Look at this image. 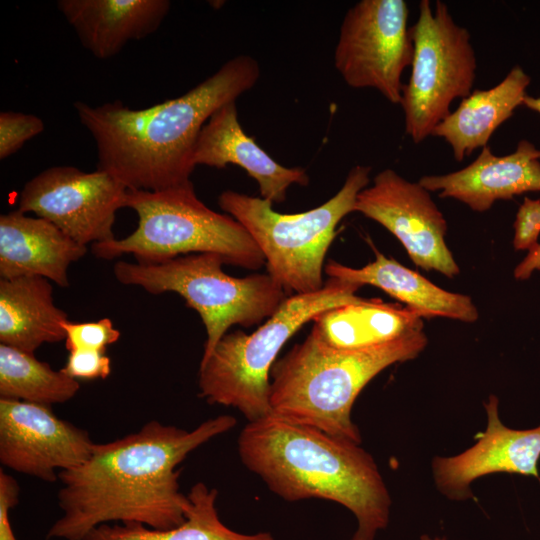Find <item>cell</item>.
<instances>
[{
    "label": "cell",
    "instance_id": "1",
    "mask_svg": "<svg viewBox=\"0 0 540 540\" xmlns=\"http://www.w3.org/2000/svg\"><path fill=\"white\" fill-rule=\"evenodd\" d=\"M236 419L218 415L185 430L157 420L107 443L95 444L82 465L61 471L57 503L62 515L48 540H82L110 523L169 529L186 520L188 495L178 465L195 449L230 431Z\"/></svg>",
    "mask_w": 540,
    "mask_h": 540
},
{
    "label": "cell",
    "instance_id": "2",
    "mask_svg": "<svg viewBox=\"0 0 540 540\" xmlns=\"http://www.w3.org/2000/svg\"><path fill=\"white\" fill-rule=\"evenodd\" d=\"M260 76L255 59L240 55L182 96L144 109L121 101L75 110L97 147V170L128 190L160 191L190 183L198 135L223 105L236 101Z\"/></svg>",
    "mask_w": 540,
    "mask_h": 540
},
{
    "label": "cell",
    "instance_id": "3",
    "mask_svg": "<svg viewBox=\"0 0 540 540\" xmlns=\"http://www.w3.org/2000/svg\"><path fill=\"white\" fill-rule=\"evenodd\" d=\"M237 445L245 467L284 500L326 499L351 511L358 522L351 540H373L386 528L390 494L360 444L269 414L248 422Z\"/></svg>",
    "mask_w": 540,
    "mask_h": 540
},
{
    "label": "cell",
    "instance_id": "4",
    "mask_svg": "<svg viewBox=\"0 0 540 540\" xmlns=\"http://www.w3.org/2000/svg\"><path fill=\"white\" fill-rule=\"evenodd\" d=\"M427 341L420 330L375 346L335 349L310 332L271 368V414L360 444L351 419L357 396L385 368L416 358Z\"/></svg>",
    "mask_w": 540,
    "mask_h": 540
},
{
    "label": "cell",
    "instance_id": "5",
    "mask_svg": "<svg viewBox=\"0 0 540 540\" xmlns=\"http://www.w3.org/2000/svg\"><path fill=\"white\" fill-rule=\"evenodd\" d=\"M125 207L138 226L122 239L95 243L92 253L112 260L131 254L138 263H161L198 253L220 255L225 264L259 269L265 257L248 231L232 216L208 208L192 182L160 191L128 190Z\"/></svg>",
    "mask_w": 540,
    "mask_h": 540
},
{
    "label": "cell",
    "instance_id": "6",
    "mask_svg": "<svg viewBox=\"0 0 540 540\" xmlns=\"http://www.w3.org/2000/svg\"><path fill=\"white\" fill-rule=\"evenodd\" d=\"M361 286L329 278L315 292L294 294L252 334L226 333L200 363L199 396L238 409L253 422L271 414L269 374L283 345L309 321L332 308L355 303Z\"/></svg>",
    "mask_w": 540,
    "mask_h": 540
},
{
    "label": "cell",
    "instance_id": "7",
    "mask_svg": "<svg viewBox=\"0 0 540 540\" xmlns=\"http://www.w3.org/2000/svg\"><path fill=\"white\" fill-rule=\"evenodd\" d=\"M370 171V166L355 165L332 198L306 212L282 214L269 200L232 190L222 192L218 203L248 231L265 257L267 273L286 293H312L324 286V260L336 227L354 212Z\"/></svg>",
    "mask_w": 540,
    "mask_h": 540
},
{
    "label": "cell",
    "instance_id": "8",
    "mask_svg": "<svg viewBox=\"0 0 540 540\" xmlns=\"http://www.w3.org/2000/svg\"><path fill=\"white\" fill-rule=\"evenodd\" d=\"M223 264L220 255L198 253L154 264L119 261L113 272L124 285L139 286L154 295L174 292L182 296L205 326L204 362L231 326L259 324L287 299L286 291L268 273L233 277L223 271Z\"/></svg>",
    "mask_w": 540,
    "mask_h": 540
},
{
    "label": "cell",
    "instance_id": "9",
    "mask_svg": "<svg viewBox=\"0 0 540 540\" xmlns=\"http://www.w3.org/2000/svg\"><path fill=\"white\" fill-rule=\"evenodd\" d=\"M413 59L400 105L405 133L416 144L423 142L450 113L452 102L472 93L477 69L469 31L458 25L448 6L429 0L419 3L411 26Z\"/></svg>",
    "mask_w": 540,
    "mask_h": 540
},
{
    "label": "cell",
    "instance_id": "10",
    "mask_svg": "<svg viewBox=\"0 0 540 540\" xmlns=\"http://www.w3.org/2000/svg\"><path fill=\"white\" fill-rule=\"evenodd\" d=\"M404 0H361L343 19L334 65L352 88H373L400 104L402 74L413 59V40Z\"/></svg>",
    "mask_w": 540,
    "mask_h": 540
},
{
    "label": "cell",
    "instance_id": "11",
    "mask_svg": "<svg viewBox=\"0 0 540 540\" xmlns=\"http://www.w3.org/2000/svg\"><path fill=\"white\" fill-rule=\"evenodd\" d=\"M127 191L104 171L54 166L26 182L19 194L18 210L35 213L87 246L115 238L116 212L125 207Z\"/></svg>",
    "mask_w": 540,
    "mask_h": 540
},
{
    "label": "cell",
    "instance_id": "12",
    "mask_svg": "<svg viewBox=\"0 0 540 540\" xmlns=\"http://www.w3.org/2000/svg\"><path fill=\"white\" fill-rule=\"evenodd\" d=\"M354 212L390 231L417 266L449 278L459 274L460 268L445 242L446 219L419 182L385 169L358 194Z\"/></svg>",
    "mask_w": 540,
    "mask_h": 540
},
{
    "label": "cell",
    "instance_id": "13",
    "mask_svg": "<svg viewBox=\"0 0 540 540\" xmlns=\"http://www.w3.org/2000/svg\"><path fill=\"white\" fill-rule=\"evenodd\" d=\"M89 433L65 421L50 406L0 398V462L46 482L91 456Z\"/></svg>",
    "mask_w": 540,
    "mask_h": 540
},
{
    "label": "cell",
    "instance_id": "14",
    "mask_svg": "<svg viewBox=\"0 0 540 540\" xmlns=\"http://www.w3.org/2000/svg\"><path fill=\"white\" fill-rule=\"evenodd\" d=\"M485 409L487 427L475 436L476 443L458 455L438 456L432 462L436 486L450 499L472 497L471 483L492 473L530 475L540 481V425L527 430L506 427L500 421L494 395H490Z\"/></svg>",
    "mask_w": 540,
    "mask_h": 540
},
{
    "label": "cell",
    "instance_id": "15",
    "mask_svg": "<svg viewBox=\"0 0 540 540\" xmlns=\"http://www.w3.org/2000/svg\"><path fill=\"white\" fill-rule=\"evenodd\" d=\"M426 190L440 191L476 212H485L498 200L540 191V149L520 140L513 153L498 156L487 145L468 166L443 175H427L418 181Z\"/></svg>",
    "mask_w": 540,
    "mask_h": 540
},
{
    "label": "cell",
    "instance_id": "16",
    "mask_svg": "<svg viewBox=\"0 0 540 540\" xmlns=\"http://www.w3.org/2000/svg\"><path fill=\"white\" fill-rule=\"evenodd\" d=\"M193 163L215 168L228 164L243 168L259 186L262 198L284 202L292 184L306 186L309 177L303 168H287L276 162L242 129L236 101L216 110L202 127L193 153Z\"/></svg>",
    "mask_w": 540,
    "mask_h": 540
},
{
    "label": "cell",
    "instance_id": "17",
    "mask_svg": "<svg viewBox=\"0 0 540 540\" xmlns=\"http://www.w3.org/2000/svg\"><path fill=\"white\" fill-rule=\"evenodd\" d=\"M87 253L50 221L17 210L0 216V278L41 276L70 285V265Z\"/></svg>",
    "mask_w": 540,
    "mask_h": 540
},
{
    "label": "cell",
    "instance_id": "18",
    "mask_svg": "<svg viewBox=\"0 0 540 540\" xmlns=\"http://www.w3.org/2000/svg\"><path fill=\"white\" fill-rule=\"evenodd\" d=\"M57 7L82 46L98 59L118 54L132 40L154 33L168 14V0H59Z\"/></svg>",
    "mask_w": 540,
    "mask_h": 540
},
{
    "label": "cell",
    "instance_id": "19",
    "mask_svg": "<svg viewBox=\"0 0 540 540\" xmlns=\"http://www.w3.org/2000/svg\"><path fill=\"white\" fill-rule=\"evenodd\" d=\"M375 253L374 261L362 268L330 260L324 272L329 278L378 287L421 317H444L468 323L478 319V310L469 296L446 291L396 260L377 250Z\"/></svg>",
    "mask_w": 540,
    "mask_h": 540
},
{
    "label": "cell",
    "instance_id": "20",
    "mask_svg": "<svg viewBox=\"0 0 540 540\" xmlns=\"http://www.w3.org/2000/svg\"><path fill=\"white\" fill-rule=\"evenodd\" d=\"M68 315L54 304L53 287L41 276L0 278V344L28 353L65 341Z\"/></svg>",
    "mask_w": 540,
    "mask_h": 540
},
{
    "label": "cell",
    "instance_id": "21",
    "mask_svg": "<svg viewBox=\"0 0 540 540\" xmlns=\"http://www.w3.org/2000/svg\"><path fill=\"white\" fill-rule=\"evenodd\" d=\"M530 81L521 66H514L496 86L475 90L462 99L456 110L436 126L432 136L443 138L454 159L462 161L477 148L487 146L495 130L523 105Z\"/></svg>",
    "mask_w": 540,
    "mask_h": 540
},
{
    "label": "cell",
    "instance_id": "22",
    "mask_svg": "<svg viewBox=\"0 0 540 540\" xmlns=\"http://www.w3.org/2000/svg\"><path fill=\"white\" fill-rule=\"evenodd\" d=\"M311 330L335 349H356L396 340L423 330L422 317L408 307L362 299L319 314Z\"/></svg>",
    "mask_w": 540,
    "mask_h": 540
},
{
    "label": "cell",
    "instance_id": "23",
    "mask_svg": "<svg viewBox=\"0 0 540 540\" xmlns=\"http://www.w3.org/2000/svg\"><path fill=\"white\" fill-rule=\"evenodd\" d=\"M190 507L186 520L169 529L141 524H103L82 540H275L268 532L242 534L223 524L216 509L217 490L199 482L187 494Z\"/></svg>",
    "mask_w": 540,
    "mask_h": 540
},
{
    "label": "cell",
    "instance_id": "24",
    "mask_svg": "<svg viewBox=\"0 0 540 540\" xmlns=\"http://www.w3.org/2000/svg\"><path fill=\"white\" fill-rule=\"evenodd\" d=\"M79 382L34 354L0 344V396L50 406L72 399Z\"/></svg>",
    "mask_w": 540,
    "mask_h": 540
},
{
    "label": "cell",
    "instance_id": "25",
    "mask_svg": "<svg viewBox=\"0 0 540 540\" xmlns=\"http://www.w3.org/2000/svg\"><path fill=\"white\" fill-rule=\"evenodd\" d=\"M63 327L66 333L65 347L69 352L74 350L105 352L107 346L120 338V331L114 328L109 318L81 323L69 320Z\"/></svg>",
    "mask_w": 540,
    "mask_h": 540
},
{
    "label": "cell",
    "instance_id": "26",
    "mask_svg": "<svg viewBox=\"0 0 540 540\" xmlns=\"http://www.w3.org/2000/svg\"><path fill=\"white\" fill-rule=\"evenodd\" d=\"M44 122L33 114L2 111L0 113V159H6L25 142L44 130Z\"/></svg>",
    "mask_w": 540,
    "mask_h": 540
},
{
    "label": "cell",
    "instance_id": "27",
    "mask_svg": "<svg viewBox=\"0 0 540 540\" xmlns=\"http://www.w3.org/2000/svg\"><path fill=\"white\" fill-rule=\"evenodd\" d=\"M74 379H105L111 373V360L105 352L74 350L69 352L65 366L61 369Z\"/></svg>",
    "mask_w": 540,
    "mask_h": 540
},
{
    "label": "cell",
    "instance_id": "28",
    "mask_svg": "<svg viewBox=\"0 0 540 540\" xmlns=\"http://www.w3.org/2000/svg\"><path fill=\"white\" fill-rule=\"evenodd\" d=\"M513 246L516 250H530L538 244L540 234V199L525 197L516 214Z\"/></svg>",
    "mask_w": 540,
    "mask_h": 540
},
{
    "label": "cell",
    "instance_id": "29",
    "mask_svg": "<svg viewBox=\"0 0 540 540\" xmlns=\"http://www.w3.org/2000/svg\"><path fill=\"white\" fill-rule=\"evenodd\" d=\"M20 486L0 470V540H17L10 522V511L19 503Z\"/></svg>",
    "mask_w": 540,
    "mask_h": 540
},
{
    "label": "cell",
    "instance_id": "30",
    "mask_svg": "<svg viewBox=\"0 0 540 540\" xmlns=\"http://www.w3.org/2000/svg\"><path fill=\"white\" fill-rule=\"evenodd\" d=\"M536 270H540V244L530 249L525 258L515 267L514 277L517 280H526Z\"/></svg>",
    "mask_w": 540,
    "mask_h": 540
},
{
    "label": "cell",
    "instance_id": "31",
    "mask_svg": "<svg viewBox=\"0 0 540 540\" xmlns=\"http://www.w3.org/2000/svg\"><path fill=\"white\" fill-rule=\"evenodd\" d=\"M523 106L540 114V97L526 96Z\"/></svg>",
    "mask_w": 540,
    "mask_h": 540
},
{
    "label": "cell",
    "instance_id": "32",
    "mask_svg": "<svg viewBox=\"0 0 540 540\" xmlns=\"http://www.w3.org/2000/svg\"><path fill=\"white\" fill-rule=\"evenodd\" d=\"M421 540H446L445 537H434V538H431L427 535H422L421 536Z\"/></svg>",
    "mask_w": 540,
    "mask_h": 540
}]
</instances>
